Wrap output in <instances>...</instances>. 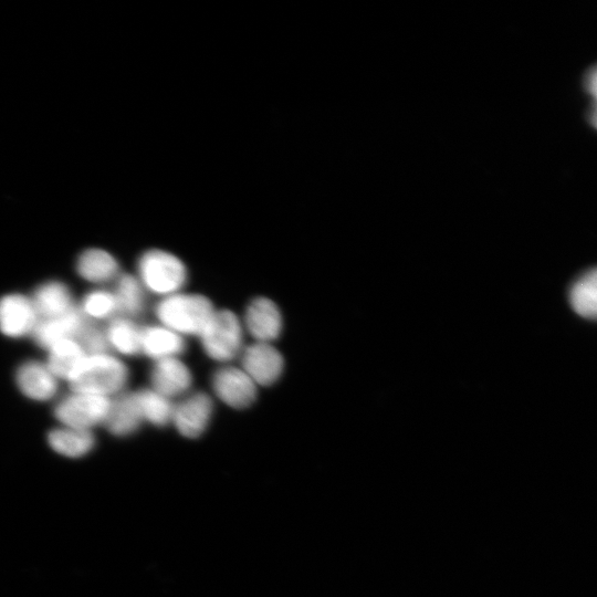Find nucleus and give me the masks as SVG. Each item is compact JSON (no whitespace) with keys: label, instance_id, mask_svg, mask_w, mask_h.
<instances>
[{"label":"nucleus","instance_id":"22","mask_svg":"<svg viewBox=\"0 0 597 597\" xmlns=\"http://www.w3.org/2000/svg\"><path fill=\"white\" fill-rule=\"evenodd\" d=\"M143 420L156 426H165L171 421L174 405L169 398L154 389L134 392Z\"/></svg>","mask_w":597,"mask_h":597},{"label":"nucleus","instance_id":"17","mask_svg":"<svg viewBox=\"0 0 597 597\" xmlns=\"http://www.w3.org/2000/svg\"><path fill=\"white\" fill-rule=\"evenodd\" d=\"M78 275L93 283H103L118 273L116 259L103 249L92 248L83 251L76 260Z\"/></svg>","mask_w":597,"mask_h":597},{"label":"nucleus","instance_id":"1","mask_svg":"<svg viewBox=\"0 0 597 597\" xmlns=\"http://www.w3.org/2000/svg\"><path fill=\"white\" fill-rule=\"evenodd\" d=\"M128 380V369L117 357L107 353L87 354L67 381L72 391L111 397Z\"/></svg>","mask_w":597,"mask_h":597},{"label":"nucleus","instance_id":"23","mask_svg":"<svg viewBox=\"0 0 597 597\" xmlns=\"http://www.w3.org/2000/svg\"><path fill=\"white\" fill-rule=\"evenodd\" d=\"M114 295L118 311L126 316H136L144 310V286L132 274H123L117 279Z\"/></svg>","mask_w":597,"mask_h":597},{"label":"nucleus","instance_id":"13","mask_svg":"<svg viewBox=\"0 0 597 597\" xmlns=\"http://www.w3.org/2000/svg\"><path fill=\"white\" fill-rule=\"evenodd\" d=\"M150 381L155 391L167 398L185 394L192 384V375L188 366L178 357L156 360Z\"/></svg>","mask_w":597,"mask_h":597},{"label":"nucleus","instance_id":"27","mask_svg":"<svg viewBox=\"0 0 597 597\" xmlns=\"http://www.w3.org/2000/svg\"><path fill=\"white\" fill-rule=\"evenodd\" d=\"M586 115H587L588 124H590L591 126H595L596 125V103H595V101L588 106Z\"/></svg>","mask_w":597,"mask_h":597},{"label":"nucleus","instance_id":"7","mask_svg":"<svg viewBox=\"0 0 597 597\" xmlns=\"http://www.w3.org/2000/svg\"><path fill=\"white\" fill-rule=\"evenodd\" d=\"M256 387L241 367L224 366L212 376L216 396L232 408L249 407L256 398Z\"/></svg>","mask_w":597,"mask_h":597},{"label":"nucleus","instance_id":"16","mask_svg":"<svg viewBox=\"0 0 597 597\" xmlns=\"http://www.w3.org/2000/svg\"><path fill=\"white\" fill-rule=\"evenodd\" d=\"M31 301L42 318L60 316L74 306L69 287L59 281H49L39 285Z\"/></svg>","mask_w":597,"mask_h":597},{"label":"nucleus","instance_id":"9","mask_svg":"<svg viewBox=\"0 0 597 597\" xmlns=\"http://www.w3.org/2000/svg\"><path fill=\"white\" fill-rule=\"evenodd\" d=\"M213 412V402L205 392L192 394L174 405L175 427L185 437H199L207 428Z\"/></svg>","mask_w":597,"mask_h":597},{"label":"nucleus","instance_id":"10","mask_svg":"<svg viewBox=\"0 0 597 597\" xmlns=\"http://www.w3.org/2000/svg\"><path fill=\"white\" fill-rule=\"evenodd\" d=\"M248 333L259 343H271L282 331V315L276 304L266 297H256L250 302L244 314Z\"/></svg>","mask_w":597,"mask_h":597},{"label":"nucleus","instance_id":"15","mask_svg":"<svg viewBox=\"0 0 597 597\" xmlns=\"http://www.w3.org/2000/svg\"><path fill=\"white\" fill-rule=\"evenodd\" d=\"M185 348L184 337L163 325L140 328V353L155 360L178 357Z\"/></svg>","mask_w":597,"mask_h":597},{"label":"nucleus","instance_id":"3","mask_svg":"<svg viewBox=\"0 0 597 597\" xmlns=\"http://www.w3.org/2000/svg\"><path fill=\"white\" fill-rule=\"evenodd\" d=\"M137 271V279L144 289L163 296L179 292L187 281V269L182 261L159 249L144 252L138 259Z\"/></svg>","mask_w":597,"mask_h":597},{"label":"nucleus","instance_id":"25","mask_svg":"<svg viewBox=\"0 0 597 597\" xmlns=\"http://www.w3.org/2000/svg\"><path fill=\"white\" fill-rule=\"evenodd\" d=\"M76 339L85 350L86 355L106 353L108 347L105 332L87 324L83 327Z\"/></svg>","mask_w":597,"mask_h":597},{"label":"nucleus","instance_id":"6","mask_svg":"<svg viewBox=\"0 0 597 597\" xmlns=\"http://www.w3.org/2000/svg\"><path fill=\"white\" fill-rule=\"evenodd\" d=\"M241 368L256 386H269L283 373L284 359L270 343L255 342L242 350Z\"/></svg>","mask_w":597,"mask_h":597},{"label":"nucleus","instance_id":"5","mask_svg":"<svg viewBox=\"0 0 597 597\" xmlns=\"http://www.w3.org/2000/svg\"><path fill=\"white\" fill-rule=\"evenodd\" d=\"M111 407L108 397L72 391L56 404L54 416L65 427L91 430L105 423Z\"/></svg>","mask_w":597,"mask_h":597},{"label":"nucleus","instance_id":"2","mask_svg":"<svg viewBox=\"0 0 597 597\" xmlns=\"http://www.w3.org/2000/svg\"><path fill=\"white\" fill-rule=\"evenodd\" d=\"M155 312L160 325L184 336L199 335L214 308L203 295L177 292L164 296Z\"/></svg>","mask_w":597,"mask_h":597},{"label":"nucleus","instance_id":"4","mask_svg":"<svg viewBox=\"0 0 597 597\" xmlns=\"http://www.w3.org/2000/svg\"><path fill=\"white\" fill-rule=\"evenodd\" d=\"M198 336L210 358L226 363L232 360L242 349L243 326L233 312L214 310Z\"/></svg>","mask_w":597,"mask_h":597},{"label":"nucleus","instance_id":"12","mask_svg":"<svg viewBox=\"0 0 597 597\" xmlns=\"http://www.w3.org/2000/svg\"><path fill=\"white\" fill-rule=\"evenodd\" d=\"M15 384L25 397L38 401L51 399L57 389V378L46 364L36 360L24 362L18 367Z\"/></svg>","mask_w":597,"mask_h":597},{"label":"nucleus","instance_id":"26","mask_svg":"<svg viewBox=\"0 0 597 597\" xmlns=\"http://www.w3.org/2000/svg\"><path fill=\"white\" fill-rule=\"evenodd\" d=\"M583 86L593 96L596 94V67L593 65L589 67L583 77Z\"/></svg>","mask_w":597,"mask_h":597},{"label":"nucleus","instance_id":"20","mask_svg":"<svg viewBox=\"0 0 597 597\" xmlns=\"http://www.w3.org/2000/svg\"><path fill=\"white\" fill-rule=\"evenodd\" d=\"M48 368L57 379L67 380L83 358L85 350L75 338H64L48 348Z\"/></svg>","mask_w":597,"mask_h":597},{"label":"nucleus","instance_id":"18","mask_svg":"<svg viewBox=\"0 0 597 597\" xmlns=\"http://www.w3.org/2000/svg\"><path fill=\"white\" fill-rule=\"evenodd\" d=\"M48 441L55 452L69 458L83 457L93 449L95 443L91 430L65 426L51 430Z\"/></svg>","mask_w":597,"mask_h":597},{"label":"nucleus","instance_id":"19","mask_svg":"<svg viewBox=\"0 0 597 597\" xmlns=\"http://www.w3.org/2000/svg\"><path fill=\"white\" fill-rule=\"evenodd\" d=\"M143 421L135 394H125L112 400L105 425L116 436H127L137 430Z\"/></svg>","mask_w":597,"mask_h":597},{"label":"nucleus","instance_id":"14","mask_svg":"<svg viewBox=\"0 0 597 597\" xmlns=\"http://www.w3.org/2000/svg\"><path fill=\"white\" fill-rule=\"evenodd\" d=\"M85 325L84 315L73 306L60 316L39 320L32 335L38 345L49 348L64 338L76 339Z\"/></svg>","mask_w":597,"mask_h":597},{"label":"nucleus","instance_id":"8","mask_svg":"<svg viewBox=\"0 0 597 597\" xmlns=\"http://www.w3.org/2000/svg\"><path fill=\"white\" fill-rule=\"evenodd\" d=\"M39 315L30 298L19 293L0 298V332L8 337L18 338L32 334Z\"/></svg>","mask_w":597,"mask_h":597},{"label":"nucleus","instance_id":"21","mask_svg":"<svg viewBox=\"0 0 597 597\" xmlns=\"http://www.w3.org/2000/svg\"><path fill=\"white\" fill-rule=\"evenodd\" d=\"M105 336L108 345L123 355L140 353V328L128 317L112 320Z\"/></svg>","mask_w":597,"mask_h":597},{"label":"nucleus","instance_id":"11","mask_svg":"<svg viewBox=\"0 0 597 597\" xmlns=\"http://www.w3.org/2000/svg\"><path fill=\"white\" fill-rule=\"evenodd\" d=\"M566 301L572 312L579 318L594 322L597 317V271L595 266L585 269L568 284Z\"/></svg>","mask_w":597,"mask_h":597},{"label":"nucleus","instance_id":"24","mask_svg":"<svg viewBox=\"0 0 597 597\" xmlns=\"http://www.w3.org/2000/svg\"><path fill=\"white\" fill-rule=\"evenodd\" d=\"M80 311L84 316L102 320L112 317L118 312V306L114 293L105 290H95L83 297Z\"/></svg>","mask_w":597,"mask_h":597}]
</instances>
